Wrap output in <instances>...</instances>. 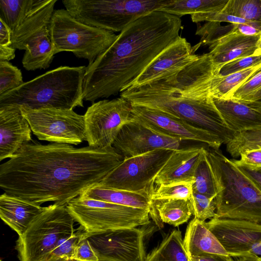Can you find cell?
<instances>
[{
	"label": "cell",
	"instance_id": "8d00e7d4",
	"mask_svg": "<svg viewBox=\"0 0 261 261\" xmlns=\"http://www.w3.org/2000/svg\"><path fill=\"white\" fill-rule=\"evenodd\" d=\"M21 70L8 61H0V95L23 83Z\"/></svg>",
	"mask_w": 261,
	"mask_h": 261
},
{
	"label": "cell",
	"instance_id": "1f68e13d",
	"mask_svg": "<svg viewBox=\"0 0 261 261\" xmlns=\"http://www.w3.org/2000/svg\"><path fill=\"white\" fill-rule=\"evenodd\" d=\"M226 144L227 152L234 159L245 151L261 148V128L236 133Z\"/></svg>",
	"mask_w": 261,
	"mask_h": 261
},
{
	"label": "cell",
	"instance_id": "c3c4849f",
	"mask_svg": "<svg viewBox=\"0 0 261 261\" xmlns=\"http://www.w3.org/2000/svg\"><path fill=\"white\" fill-rule=\"evenodd\" d=\"M236 258V261H261L260 256L251 253Z\"/></svg>",
	"mask_w": 261,
	"mask_h": 261
},
{
	"label": "cell",
	"instance_id": "9a60e30c",
	"mask_svg": "<svg viewBox=\"0 0 261 261\" xmlns=\"http://www.w3.org/2000/svg\"><path fill=\"white\" fill-rule=\"evenodd\" d=\"M132 105V118L159 133L180 139L201 143L219 149L223 141L216 135L161 111Z\"/></svg>",
	"mask_w": 261,
	"mask_h": 261
},
{
	"label": "cell",
	"instance_id": "681fc988",
	"mask_svg": "<svg viewBox=\"0 0 261 261\" xmlns=\"http://www.w3.org/2000/svg\"><path fill=\"white\" fill-rule=\"evenodd\" d=\"M256 54L258 55H261V34L257 43V48Z\"/></svg>",
	"mask_w": 261,
	"mask_h": 261
},
{
	"label": "cell",
	"instance_id": "7c38bea8",
	"mask_svg": "<svg viewBox=\"0 0 261 261\" xmlns=\"http://www.w3.org/2000/svg\"><path fill=\"white\" fill-rule=\"evenodd\" d=\"M174 150L159 149L124 159L99 184L108 188L131 192L154 189L156 176Z\"/></svg>",
	"mask_w": 261,
	"mask_h": 261
},
{
	"label": "cell",
	"instance_id": "9c48e42d",
	"mask_svg": "<svg viewBox=\"0 0 261 261\" xmlns=\"http://www.w3.org/2000/svg\"><path fill=\"white\" fill-rule=\"evenodd\" d=\"M57 0H41L12 34L11 47L25 50L22 63L27 70L49 67L54 57L50 24Z\"/></svg>",
	"mask_w": 261,
	"mask_h": 261
},
{
	"label": "cell",
	"instance_id": "f5cc1de1",
	"mask_svg": "<svg viewBox=\"0 0 261 261\" xmlns=\"http://www.w3.org/2000/svg\"><path fill=\"white\" fill-rule=\"evenodd\" d=\"M260 257H261V256H260Z\"/></svg>",
	"mask_w": 261,
	"mask_h": 261
},
{
	"label": "cell",
	"instance_id": "8992f818",
	"mask_svg": "<svg viewBox=\"0 0 261 261\" xmlns=\"http://www.w3.org/2000/svg\"><path fill=\"white\" fill-rule=\"evenodd\" d=\"M168 0H63L78 20L113 32H121L140 17L159 11Z\"/></svg>",
	"mask_w": 261,
	"mask_h": 261
},
{
	"label": "cell",
	"instance_id": "7bdbcfd3",
	"mask_svg": "<svg viewBox=\"0 0 261 261\" xmlns=\"http://www.w3.org/2000/svg\"><path fill=\"white\" fill-rule=\"evenodd\" d=\"M232 30L246 36H255L261 34V21H250L246 23L231 24Z\"/></svg>",
	"mask_w": 261,
	"mask_h": 261
},
{
	"label": "cell",
	"instance_id": "e575fe53",
	"mask_svg": "<svg viewBox=\"0 0 261 261\" xmlns=\"http://www.w3.org/2000/svg\"><path fill=\"white\" fill-rule=\"evenodd\" d=\"M215 197L193 191L189 199L192 214L194 217L202 221L215 217Z\"/></svg>",
	"mask_w": 261,
	"mask_h": 261
},
{
	"label": "cell",
	"instance_id": "7402d4cb",
	"mask_svg": "<svg viewBox=\"0 0 261 261\" xmlns=\"http://www.w3.org/2000/svg\"><path fill=\"white\" fill-rule=\"evenodd\" d=\"M214 103L227 126L236 133L261 128V109L254 103L214 98Z\"/></svg>",
	"mask_w": 261,
	"mask_h": 261
},
{
	"label": "cell",
	"instance_id": "44dd1931",
	"mask_svg": "<svg viewBox=\"0 0 261 261\" xmlns=\"http://www.w3.org/2000/svg\"><path fill=\"white\" fill-rule=\"evenodd\" d=\"M260 35L246 36L232 29L210 43V55L216 73L227 63L238 58L250 56L256 54Z\"/></svg>",
	"mask_w": 261,
	"mask_h": 261
},
{
	"label": "cell",
	"instance_id": "83f0119b",
	"mask_svg": "<svg viewBox=\"0 0 261 261\" xmlns=\"http://www.w3.org/2000/svg\"><path fill=\"white\" fill-rule=\"evenodd\" d=\"M228 0H168L159 11L181 17L201 13L222 12Z\"/></svg>",
	"mask_w": 261,
	"mask_h": 261
},
{
	"label": "cell",
	"instance_id": "f35d334b",
	"mask_svg": "<svg viewBox=\"0 0 261 261\" xmlns=\"http://www.w3.org/2000/svg\"><path fill=\"white\" fill-rule=\"evenodd\" d=\"M261 63V55H253L232 60L221 69L218 75L222 76L244 70Z\"/></svg>",
	"mask_w": 261,
	"mask_h": 261
},
{
	"label": "cell",
	"instance_id": "d6986e66",
	"mask_svg": "<svg viewBox=\"0 0 261 261\" xmlns=\"http://www.w3.org/2000/svg\"><path fill=\"white\" fill-rule=\"evenodd\" d=\"M32 130L20 107H0V161L11 159L30 142Z\"/></svg>",
	"mask_w": 261,
	"mask_h": 261
},
{
	"label": "cell",
	"instance_id": "603a6c76",
	"mask_svg": "<svg viewBox=\"0 0 261 261\" xmlns=\"http://www.w3.org/2000/svg\"><path fill=\"white\" fill-rule=\"evenodd\" d=\"M46 207H42L5 192L0 196L1 218L18 236L25 232L32 222Z\"/></svg>",
	"mask_w": 261,
	"mask_h": 261
},
{
	"label": "cell",
	"instance_id": "6da1fadb",
	"mask_svg": "<svg viewBox=\"0 0 261 261\" xmlns=\"http://www.w3.org/2000/svg\"><path fill=\"white\" fill-rule=\"evenodd\" d=\"M113 146L76 148L32 140L0 165L5 193L40 205H67L101 180L123 160Z\"/></svg>",
	"mask_w": 261,
	"mask_h": 261
},
{
	"label": "cell",
	"instance_id": "8fae6325",
	"mask_svg": "<svg viewBox=\"0 0 261 261\" xmlns=\"http://www.w3.org/2000/svg\"><path fill=\"white\" fill-rule=\"evenodd\" d=\"M20 108L39 140L75 145L86 141L84 115L73 110Z\"/></svg>",
	"mask_w": 261,
	"mask_h": 261
},
{
	"label": "cell",
	"instance_id": "d4e9b609",
	"mask_svg": "<svg viewBox=\"0 0 261 261\" xmlns=\"http://www.w3.org/2000/svg\"><path fill=\"white\" fill-rule=\"evenodd\" d=\"M154 190L155 188L131 192L108 188L99 183L89 188L79 196L133 207L150 209Z\"/></svg>",
	"mask_w": 261,
	"mask_h": 261
},
{
	"label": "cell",
	"instance_id": "484cf974",
	"mask_svg": "<svg viewBox=\"0 0 261 261\" xmlns=\"http://www.w3.org/2000/svg\"><path fill=\"white\" fill-rule=\"evenodd\" d=\"M192 215L189 199L151 200L150 216L160 228L163 223L178 226L187 222Z\"/></svg>",
	"mask_w": 261,
	"mask_h": 261
},
{
	"label": "cell",
	"instance_id": "ee69618b",
	"mask_svg": "<svg viewBox=\"0 0 261 261\" xmlns=\"http://www.w3.org/2000/svg\"><path fill=\"white\" fill-rule=\"evenodd\" d=\"M238 167L261 192V168L250 169L244 166Z\"/></svg>",
	"mask_w": 261,
	"mask_h": 261
},
{
	"label": "cell",
	"instance_id": "ffe728a7",
	"mask_svg": "<svg viewBox=\"0 0 261 261\" xmlns=\"http://www.w3.org/2000/svg\"><path fill=\"white\" fill-rule=\"evenodd\" d=\"M207 147L209 146L202 143L174 150L156 176L154 184L159 186L181 182L193 183L197 165Z\"/></svg>",
	"mask_w": 261,
	"mask_h": 261
},
{
	"label": "cell",
	"instance_id": "f1b7e54d",
	"mask_svg": "<svg viewBox=\"0 0 261 261\" xmlns=\"http://www.w3.org/2000/svg\"><path fill=\"white\" fill-rule=\"evenodd\" d=\"M260 69L261 63H259L227 76L216 75L211 85L212 96L217 98H228L238 88Z\"/></svg>",
	"mask_w": 261,
	"mask_h": 261
},
{
	"label": "cell",
	"instance_id": "f6af8a7d",
	"mask_svg": "<svg viewBox=\"0 0 261 261\" xmlns=\"http://www.w3.org/2000/svg\"><path fill=\"white\" fill-rule=\"evenodd\" d=\"M190 261H236L229 255L207 253L189 257Z\"/></svg>",
	"mask_w": 261,
	"mask_h": 261
},
{
	"label": "cell",
	"instance_id": "cb8c5ba5",
	"mask_svg": "<svg viewBox=\"0 0 261 261\" xmlns=\"http://www.w3.org/2000/svg\"><path fill=\"white\" fill-rule=\"evenodd\" d=\"M183 243L189 257L213 253L229 255L205 221L194 218L188 224Z\"/></svg>",
	"mask_w": 261,
	"mask_h": 261
},
{
	"label": "cell",
	"instance_id": "4dcf8cb0",
	"mask_svg": "<svg viewBox=\"0 0 261 261\" xmlns=\"http://www.w3.org/2000/svg\"><path fill=\"white\" fill-rule=\"evenodd\" d=\"M207 147H209L204 149L197 165L192 184V190L193 192L207 196H216L217 187L207 156Z\"/></svg>",
	"mask_w": 261,
	"mask_h": 261
},
{
	"label": "cell",
	"instance_id": "52a82bcc",
	"mask_svg": "<svg viewBox=\"0 0 261 261\" xmlns=\"http://www.w3.org/2000/svg\"><path fill=\"white\" fill-rule=\"evenodd\" d=\"M50 33L54 55L71 51L91 65L117 37L114 32L85 24L64 9L54 11Z\"/></svg>",
	"mask_w": 261,
	"mask_h": 261
},
{
	"label": "cell",
	"instance_id": "2e32d148",
	"mask_svg": "<svg viewBox=\"0 0 261 261\" xmlns=\"http://www.w3.org/2000/svg\"><path fill=\"white\" fill-rule=\"evenodd\" d=\"M185 141L155 132L132 119L123 125L112 146L124 159L159 149L178 150L189 146Z\"/></svg>",
	"mask_w": 261,
	"mask_h": 261
},
{
	"label": "cell",
	"instance_id": "277c9868",
	"mask_svg": "<svg viewBox=\"0 0 261 261\" xmlns=\"http://www.w3.org/2000/svg\"><path fill=\"white\" fill-rule=\"evenodd\" d=\"M86 68L60 66L0 95V107H24L32 110H73L83 107Z\"/></svg>",
	"mask_w": 261,
	"mask_h": 261
},
{
	"label": "cell",
	"instance_id": "d6a6232c",
	"mask_svg": "<svg viewBox=\"0 0 261 261\" xmlns=\"http://www.w3.org/2000/svg\"><path fill=\"white\" fill-rule=\"evenodd\" d=\"M221 12L248 21H261V0H228Z\"/></svg>",
	"mask_w": 261,
	"mask_h": 261
},
{
	"label": "cell",
	"instance_id": "836d02e7",
	"mask_svg": "<svg viewBox=\"0 0 261 261\" xmlns=\"http://www.w3.org/2000/svg\"><path fill=\"white\" fill-rule=\"evenodd\" d=\"M228 98L246 103L260 101L261 69L238 88Z\"/></svg>",
	"mask_w": 261,
	"mask_h": 261
},
{
	"label": "cell",
	"instance_id": "7dc6e473",
	"mask_svg": "<svg viewBox=\"0 0 261 261\" xmlns=\"http://www.w3.org/2000/svg\"><path fill=\"white\" fill-rule=\"evenodd\" d=\"M15 50L11 46L0 45V61H9L13 59Z\"/></svg>",
	"mask_w": 261,
	"mask_h": 261
},
{
	"label": "cell",
	"instance_id": "60d3db41",
	"mask_svg": "<svg viewBox=\"0 0 261 261\" xmlns=\"http://www.w3.org/2000/svg\"><path fill=\"white\" fill-rule=\"evenodd\" d=\"M73 260L75 261H99L89 240L84 234L83 229L76 245Z\"/></svg>",
	"mask_w": 261,
	"mask_h": 261
},
{
	"label": "cell",
	"instance_id": "5b68a950",
	"mask_svg": "<svg viewBox=\"0 0 261 261\" xmlns=\"http://www.w3.org/2000/svg\"><path fill=\"white\" fill-rule=\"evenodd\" d=\"M206 150L217 187L215 217L261 224V192L221 150Z\"/></svg>",
	"mask_w": 261,
	"mask_h": 261
},
{
	"label": "cell",
	"instance_id": "3957f363",
	"mask_svg": "<svg viewBox=\"0 0 261 261\" xmlns=\"http://www.w3.org/2000/svg\"><path fill=\"white\" fill-rule=\"evenodd\" d=\"M216 75L210 55L204 54L178 72L125 89L120 97L206 130L226 144L236 133L227 126L214 103L211 85Z\"/></svg>",
	"mask_w": 261,
	"mask_h": 261
},
{
	"label": "cell",
	"instance_id": "ab89813d",
	"mask_svg": "<svg viewBox=\"0 0 261 261\" xmlns=\"http://www.w3.org/2000/svg\"><path fill=\"white\" fill-rule=\"evenodd\" d=\"M191 18L192 21L196 23L206 21L220 23L226 22L233 24L246 23L250 21L221 12L194 14L191 15Z\"/></svg>",
	"mask_w": 261,
	"mask_h": 261
},
{
	"label": "cell",
	"instance_id": "f907efd6",
	"mask_svg": "<svg viewBox=\"0 0 261 261\" xmlns=\"http://www.w3.org/2000/svg\"><path fill=\"white\" fill-rule=\"evenodd\" d=\"M49 261H75L74 260H71V259H67L65 258H58L54 259Z\"/></svg>",
	"mask_w": 261,
	"mask_h": 261
},
{
	"label": "cell",
	"instance_id": "e0dca14e",
	"mask_svg": "<svg viewBox=\"0 0 261 261\" xmlns=\"http://www.w3.org/2000/svg\"><path fill=\"white\" fill-rule=\"evenodd\" d=\"M228 255L251 254L261 242V224L243 220L214 217L206 222Z\"/></svg>",
	"mask_w": 261,
	"mask_h": 261
},
{
	"label": "cell",
	"instance_id": "bcb514c9",
	"mask_svg": "<svg viewBox=\"0 0 261 261\" xmlns=\"http://www.w3.org/2000/svg\"><path fill=\"white\" fill-rule=\"evenodd\" d=\"M0 45L11 46L12 31L0 19Z\"/></svg>",
	"mask_w": 261,
	"mask_h": 261
},
{
	"label": "cell",
	"instance_id": "d590c367",
	"mask_svg": "<svg viewBox=\"0 0 261 261\" xmlns=\"http://www.w3.org/2000/svg\"><path fill=\"white\" fill-rule=\"evenodd\" d=\"M192 182H177L158 186L152 195V200L188 199L191 196Z\"/></svg>",
	"mask_w": 261,
	"mask_h": 261
},
{
	"label": "cell",
	"instance_id": "4316f807",
	"mask_svg": "<svg viewBox=\"0 0 261 261\" xmlns=\"http://www.w3.org/2000/svg\"><path fill=\"white\" fill-rule=\"evenodd\" d=\"M144 261H190L185 249L181 232L174 229L146 256Z\"/></svg>",
	"mask_w": 261,
	"mask_h": 261
},
{
	"label": "cell",
	"instance_id": "816d5d0a",
	"mask_svg": "<svg viewBox=\"0 0 261 261\" xmlns=\"http://www.w3.org/2000/svg\"><path fill=\"white\" fill-rule=\"evenodd\" d=\"M255 105L258 107L259 108L261 109V101L258 102H254Z\"/></svg>",
	"mask_w": 261,
	"mask_h": 261
},
{
	"label": "cell",
	"instance_id": "5bb4252c",
	"mask_svg": "<svg viewBox=\"0 0 261 261\" xmlns=\"http://www.w3.org/2000/svg\"><path fill=\"white\" fill-rule=\"evenodd\" d=\"M83 231L99 261L145 260V233L140 228H121L96 233Z\"/></svg>",
	"mask_w": 261,
	"mask_h": 261
},
{
	"label": "cell",
	"instance_id": "4fadbf2b",
	"mask_svg": "<svg viewBox=\"0 0 261 261\" xmlns=\"http://www.w3.org/2000/svg\"><path fill=\"white\" fill-rule=\"evenodd\" d=\"M84 118L89 146H112L122 127L132 119V105L121 97L99 100L87 109Z\"/></svg>",
	"mask_w": 261,
	"mask_h": 261
},
{
	"label": "cell",
	"instance_id": "ba28073f",
	"mask_svg": "<svg viewBox=\"0 0 261 261\" xmlns=\"http://www.w3.org/2000/svg\"><path fill=\"white\" fill-rule=\"evenodd\" d=\"M67 205H49L32 222L16 243L20 261H48L63 236L75 232Z\"/></svg>",
	"mask_w": 261,
	"mask_h": 261
},
{
	"label": "cell",
	"instance_id": "74e56055",
	"mask_svg": "<svg viewBox=\"0 0 261 261\" xmlns=\"http://www.w3.org/2000/svg\"><path fill=\"white\" fill-rule=\"evenodd\" d=\"M82 232V229L80 227L77 232L66 234L61 238L52 251L49 260L58 258L73 260L76 245Z\"/></svg>",
	"mask_w": 261,
	"mask_h": 261
},
{
	"label": "cell",
	"instance_id": "ac0fdd59",
	"mask_svg": "<svg viewBox=\"0 0 261 261\" xmlns=\"http://www.w3.org/2000/svg\"><path fill=\"white\" fill-rule=\"evenodd\" d=\"M201 42L192 46L186 38L179 36L165 48L147 67L122 90L142 86L178 72L198 59L195 51ZM121 91V92H122Z\"/></svg>",
	"mask_w": 261,
	"mask_h": 261
},
{
	"label": "cell",
	"instance_id": "30bf717a",
	"mask_svg": "<svg viewBox=\"0 0 261 261\" xmlns=\"http://www.w3.org/2000/svg\"><path fill=\"white\" fill-rule=\"evenodd\" d=\"M75 221L88 233L137 227L150 223V209L139 208L78 196L67 204Z\"/></svg>",
	"mask_w": 261,
	"mask_h": 261
},
{
	"label": "cell",
	"instance_id": "7a4b0ae2",
	"mask_svg": "<svg viewBox=\"0 0 261 261\" xmlns=\"http://www.w3.org/2000/svg\"><path fill=\"white\" fill-rule=\"evenodd\" d=\"M180 17L159 11L128 24L114 43L87 66L84 100L115 95L180 36Z\"/></svg>",
	"mask_w": 261,
	"mask_h": 261
},
{
	"label": "cell",
	"instance_id": "f546056e",
	"mask_svg": "<svg viewBox=\"0 0 261 261\" xmlns=\"http://www.w3.org/2000/svg\"><path fill=\"white\" fill-rule=\"evenodd\" d=\"M41 0H0V19L12 32L39 4Z\"/></svg>",
	"mask_w": 261,
	"mask_h": 261
},
{
	"label": "cell",
	"instance_id": "b9f144b4",
	"mask_svg": "<svg viewBox=\"0 0 261 261\" xmlns=\"http://www.w3.org/2000/svg\"><path fill=\"white\" fill-rule=\"evenodd\" d=\"M240 157V159H232L237 166L250 169L261 168V148L245 151Z\"/></svg>",
	"mask_w": 261,
	"mask_h": 261
}]
</instances>
